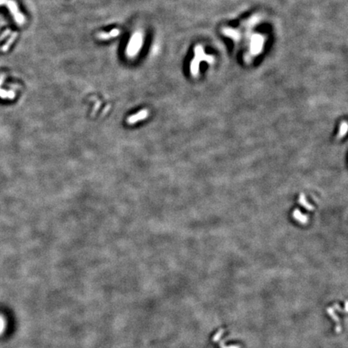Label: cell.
<instances>
[{
	"label": "cell",
	"mask_w": 348,
	"mask_h": 348,
	"mask_svg": "<svg viewBox=\"0 0 348 348\" xmlns=\"http://www.w3.org/2000/svg\"><path fill=\"white\" fill-rule=\"evenodd\" d=\"M98 37L101 40H108L111 38L108 32H101L98 35Z\"/></svg>",
	"instance_id": "obj_5"
},
{
	"label": "cell",
	"mask_w": 348,
	"mask_h": 348,
	"mask_svg": "<svg viewBox=\"0 0 348 348\" xmlns=\"http://www.w3.org/2000/svg\"><path fill=\"white\" fill-rule=\"evenodd\" d=\"M8 8L11 11L12 16H14L15 22L18 24H23L25 21L24 16L18 10V6H17L16 3L14 0H9V2L8 3Z\"/></svg>",
	"instance_id": "obj_2"
},
{
	"label": "cell",
	"mask_w": 348,
	"mask_h": 348,
	"mask_svg": "<svg viewBox=\"0 0 348 348\" xmlns=\"http://www.w3.org/2000/svg\"><path fill=\"white\" fill-rule=\"evenodd\" d=\"M16 36H17V32H13V33H12V35L11 36V37H10L9 39L8 40V41L6 42L5 45H4L2 47V49H2V51H3V52H7V51L9 49L10 46L11 45V44L14 42V40H15Z\"/></svg>",
	"instance_id": "obj_3"
},
{
	"label": "cell",
	"mask_w": 348,
	"mask_h": 348,
	"mask_svg": "<svg viewBox=\"0 0 348 348\" xmlns=\"http://www.w3.org/2000/svg\"><path fill=\"white\" fill-rule=\"evenodd\" d=\"M109 35H110V36L111 37H116V36H118L120 34V31L119 30V29H117V28H115V29H113V30H111V32H108Z\"/></svg>",
	"instance_id": "obj_6"
},
{
	"label": "cell",
	"mask_w": 348,
	"mask_h": 348,
	"mask_svg": "<svg viewBox=\"0 0 348 348\" xmlns=\"http://www.w3.org/2000/svg\"><path fill=\"white\" fill-rule=\"evenodd\" d=\"M143 45V36L140 32H135L130 40L127 47V55L128 56H136Z\"/></svg>",
	"instance_id": "obj_1"
},
{
	"label": "cell",
	"mask_w": 348,
	"mask_h": 348,
	"mask_svg": "<svg viewBox=\"0 0 348 348\" xmlns=\"http://www.w3.org/2000/svg\"><path fill=\"white\" fill-rule=\"evenodd\" d=\"M10 32H11V31H10V30L5 31V32H4L2 34V36H0V40H3L4 38L7 37V36H8V35H9V34H10Z\"/></svg>",
	"instance_id": "obj_7"
},
{
	"label": "cell",
	"mask_w": 348,
	"mask_h": 348,
	"mask_svg": "<svg viewBox=\"0 0 348 348\" xmlns=\"http://www.w3.org/2000/svg\"><path fill=\"white\" fill-rule=\"evenodd\" d=\"M0 98H10L12 99L15 98V93L12 90L10 91H6L4 90H0Z\"/></svg>",
	"instance_id": "obj_4"
},
{
	"label": "cell",
	"mask_w": 348,
	"mask_h": 348,
	"mask_svg": "<svg viewBox=\"0 0 348 348\" xmlns=\"http://www.w3.org/2000/svg\"><path fill=\"white\" fill-rule=\"evenodd\" d=\"M3 81H4V75H2V76H0V87H1V86H2ZM0 90H1V89H0Z\"/></svg>",
	"instance_id": "obj_8"
}]
</instances>
